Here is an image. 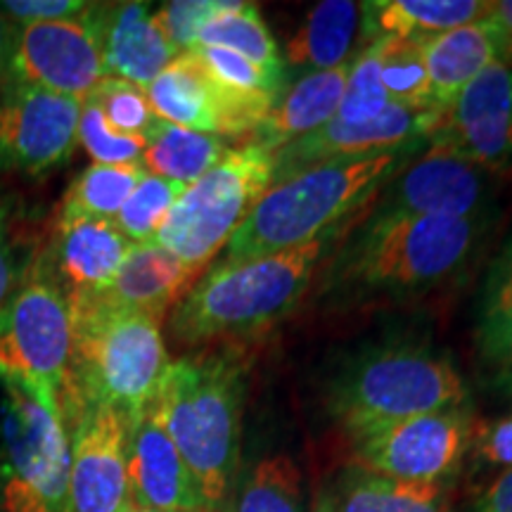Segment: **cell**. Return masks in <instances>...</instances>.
<instances>
[{
	"label": "cell",
	"mask_w": 512,
	"mask_h": 512,
	"mask_svg": "<svg viewBox=\"0 0 512 512\" xmlns=\"http://www.w3.org/2000/svg\"><path fill=\"white\" fill-rule=\"evenodd\" d=\"M105 76L98 3L79 17L22 24L15 31L8 83L83 102Z\"/></svg>",
	"instance_id": "cell-10"
},
{
	"label": "cell",
	"mask_w": 512,
	"mask_h": 512,
	"mask_svg": "<svg viewBox=\"0 0 512 512\" xmlns=\"http://www.w3.org/2000/svg\"><path fill=\"white\" fill-rule=\"evenodd\" d=\"M375 41L380 46V76L392 105L411 107V110L434 107L420 41L396 36L375 38Z\"/></svg>",
	"instance_id": "cell-32"
},
{
	"label": "cell",
	"mask_w": 512,
	"mask_h": 512,
	"mask_svg": "<svg viewBox=\"0 0 512 512\" xmlns=\"http://www.w3.org/2000/svg\"><path fill=\"white\" fill-rule=\"evenodd\" d=\"M475 456L491 467L512 470V415L489 422L475 432Z\"/></svg>",
	"instance_id": "cell-40"
},
{
	"label": "cell",
	"mask_w": 512,
	"mask_h": 512,
	"mask_svg": "<svg viewBox=\"0 0 512 512\" xmlns=\"http://www.w3.org/2000/svg\"><path fill=\"white\" fill-rule=\"evenodd\" d=\"M88 100H93L100 107L107 124L121 136L147 140L159 121L157 114L152 112L145 88L131 81L105 76L88 95Z\"/></svg>",
	"instance_id": "cell-35"
},
{
	"label": "cell",
	"mask_w": 512,
	"mask_h": 512,
	"mask_svg": "<svg viewBox=\"0 0 512 512\" xmlns=\"http://www.w3.org/2000/svg\"><path fill=\"white\" fill-rule=\"evenodd\" d=\"M247 373L249 363L238 347L197 351L169 363L150 403L209 510L226 498L240 460Z\"/></svg>",
	"instance_id": "cell-1"
},
{
	"label": "cell",
	"mask_w": 512,
	"mask_h": 512,
	"mask_svg": "<svg viewBox=\"0 0 512 512\" xmlns=\"http://www.w3.org/2000/svg\"><path fill=\"white\" fill-rule=\"evenodd\" d=\"M145 174L143 164H91L67 190L60 214L114 221Z\"/></svg>",
	"instance_id": "cell-30"
},
{
	"label": "cell",
	"mask_w": 512,
	"mask_h": 512,
	"mask_svg": "<svg viewBox=\"0 0 512 512\" xmlns=\"http://www.w3.org/2000/svg\"><path fill=\"white\" fill-rule=\"evenodd\" d=\"M467 406H453L394 422L356 439L358 467L413 484H441L460 467L475 441Z\"/></svg>",
	"instance_id": "cell-11"
},
{
	"label": "cell",
	"mask_w": 512,
	"mask_h": 512,
	"mask_svg": "<svg viewBox=\"0 0 512 512\" xmlns=\"http://www.w3.org/2000/svg\"><path fill=\"white\" fill-rule=\"evenodd\" d=\"M64 413L72 430L69 512H124L131 505L128 418L105 403H76Z\"/></svg>",
	"instance_id": "cell-14"
},
{
	"label": "cell",
	"mask_w": 512,
	"mask_h": 512,
	"mask_svg": "<svg viewBox=\"0 0 512 512\" xmlns=\"http://www.w3.org/2000/svg\"><path fill=\"white\" fill-rule=\"evenodd\" d=\"M420 145L328 159L275 181L228 240L221 259L247 261L309 245L366 207Z\"/></svg>",
	"instance_id": "cell-2"
},
{
	"label": "cell",
	"mask_w": 512,
	"mask_h": 512,
	"mask_svg": "<svg viewBox=\"0 0 512 512\" xmlns=\"http://www.w3.org/2000/svg\"><path fill=\"white\" fill-rule=\"evenodd\" d=\"M491 387L505 396H512V356L491 363Z\"/></svg>",
	"instance_id": "cell-44"
},
{
	"label": "cell",
	"mask_w": 512,
	"mask_h": 512,
	"mask_svg": "<svg viewBox=\"0 0 512 512\" xmlns=\"http://www.w3.org/2000/svg\"><path fill=\"white\" fill-rule=\"evenodd\" d=\"M467 389L456 366L418 347L363 356L332 389V413L354 439L394 422L465 406Z\"/></svg>",
	"instance_id": "cell-7"
},
{
	"label": "cell",
	"mask_w": 512,
	"mask_h": 512,
	"mask_svg": "<svg viewBox=\"0 0 512 512\" xmlns=\"http://www.w3.org/2000/svg\"><path fill=\"white\" fill-rule=\"evenodd\" d=\"M470 512H512V470H503L472 501Z\"/></svg>",
	"instance_id": "cell-42"
},
{
	"label": "cell",
	"mask_w": 512,
	"mask_h": 512,
	"mask_svg": "<svg viewBox=\"0 0 512 512\" xmlns=\"http://www.w3.org/2000/svg\"><path fill=\"white\" fill-rule=\"evenodd\" d=\"M145 93L157 119L223 140H249L264 121L259 112L240 105L209 79L195 50L176 55Z\"/></svg>",
	"instance_id": "cell-17"
},
{
	"label": "cell",
	"mask_w": 512,
	"mask_h": 512,
	"mask_svg": "<svg viewBox=\"0 0 512 512\" xmlns=\"http://www.w3.org/2000/svg\"><path fill=\"white\" fill-rule=\"evenodd\" d=\"M36 256L27 252L19 221L8 204L0 202V306L27 280Z\"/></svg>",
	"instance_id": "cell-38"
},
{
	"label": "cell",
	"mask_w": 512,
	"mask_h": 512,
	"mask_svg": "<svg viewBox=\"0 0 512 512\" xmlns=\"http://www.w3.org/2000/svg\"><path fill=\"white\" fill-rule=\"evenodd\" d=\"M482 219H370L330 271V287L382 294L425 290L451 278L482 242Z\"/></svg>",
	"instance_id": "cell-5"
},
{
	"label": "cell",
	"mask_w": 512,
	"mask_h": 512,
	"mask_svg": "<svg viewBox=\"0 0 512 512\" xmlns=\"http://www.w3.org/2000/svg\"><path fill=\"white\" fill-rule=\"evenodd\" d=\"M273 181V152L254 143L230 147L214 169L183 190L155 242L204 273Z\"/></svg>",
	"instance_id": "cell-8"
},
{
	"label": "cell",
	"mask_w": 512,
	"mask_h": 512,
	"mask_svg": "<svg viewBox=\"0 0 512 512\" xmlns=\"http://www.w3.org/2000/svg\"><path fill=\"white\" fill-rule=\"evenodd\" d=\"M100 41L105 74L140 88L150 86L181 55L166 41L147 3L100 5Z\"/></svg>",
	"instance_id": "cell-20"
},
{
	"label": "cell",
	"mask_w": 512,
	"mask_h": 512,
	"mask_svg": "<svg viewBox=\"0 0 512 512\" xmlns=\"http://www.w3.org/2000/svg\"><path fill=\"white\" fill-rule=\"evenodd\" d=\"M439 114L441 110H434V107L411 110V107L392 105L382 117L363 121V124H342L332 119L316 133H309L275 152V181H283L306 166L328 162V159L366 157L399 150V147L422 145L437 126Z\"/></svg>",
	"instance_id": "cell-18"
},
{
	"label": "cell",
	"mask_w": 512,
	"mask_h": 512,
	"mask_svg": "<svg viewBox=\"0 0 512 512\" xmlns=\"http://www.w3.org/2000/svg\"><path fill=\"white\" fill-rule=\"evenodd\" d=\"M17 27L8 17L0 12V93L5 91L10 81V57H12V43H15Z\"/></svg>",
	"instance_id": "cell-43"
},
{
	"label": "cell",
	"mask_w": 512,
	"mask_h": 512,
	"mask_svg": "<svg viewBox=\"0 0 512 512\" xmlns=\"http://www.w3.org/2000/svg\"><path fill=\"white\" fill-rule=\"evenodd\" d=\"M494 174L453 155L444 147L427 145L420 159L403 166L384 183L382 200L370 219H482L494 202Z\"/></svg>",
	"instance_id": "cell-12"
},
{
	"label": "cell",
	"mask_w": 512,
	"mask_h": 512,
	"mask_svg": "<svg viewBox=\"0 0 512 512\" xmlns=\"http://www.w3.org/2000/svg\"><path fill=\"white\" fill-rule=\"evenodd\" d=\"M235 512H306L302 475L294 460L287 456L259 460L240 486Z\"/></svg>",
	"instance_id": "cell-31"
},
{
	"label": "cell",
	"mask_w": 512,
	"mask_h": 512,
	"mask_svg": "<svg viewBox=\"0 0 512 512\" xmlns=\"http://www.w3.org/2000/svg\"><path fill=\"white\" fill-rule=\"evenodd\" d=\"M72 430L60 396L0 373V508L69 512Z\"/></svg>",
	"instance_id": "cell-6"
},
{
	"label": "cell",
	"mask_w": 512,
	"mask_h": 512,
	"mask_svg": "<svg viewBox=\"0 0 512 512\" xmlns=\"http://www.w3.org/2000/svg\"><path fill=\"white\" fill-rule=\"evenodd\" d=\"M195 48L233 50L266 74L285 81V60L256 3H233L221 15L209 19L197 36Z\"/></svg>",
	"instance_id": "cell-28"
},
{
	"label": "cell",
	"mask_w": 512,
	"mask_h": 512,
	"mask_svg": "<svg viewBox=\"0 0 512 512\" xmlns=\"http://www.w3.org/2000/svg\"><path fill=\"white\" fill-rule=\"evenodd\" d=\"M188 185L166 181V178L145 174L143 181L136 185V190L128 195L124 207L117 214V223L121 233L126 235L133 245H145L155 242L159 228L174 207L178 197Z\"/></svg>",
	"instance_id": "cell-33"
},
{
	"label": "cell",
	"mask_w": 512,
	"mask_h": 512,
	"mask_svg": "<svg viewBox=\"0 0 512 512\" xmlns=\"http://www.w3.org/2000/svg\"><path fill=\"white\" fill-rule=\"evenodd\" d=\"M420 48L430 79V98L437 110H446L467 83L498 62L494 36L484 19L446 34L422 38Z\"/></svg>",
	"instance_id": "cell-23"
},
{
	"label": "cell",
	"mask_w": 512,
	"mask_h": 512,
	"mask_svg": "<svg viewBox=\"0 0 512 512\" xmlns=\"http://www.w3.org/2000/svg\"><path fill=\"white\" fill-rule=\"evenodd\" d=\"M230 3L233 0H174L155 10V19L176 53H190L204 24L221 15Z\"/></svg>",
	"instance_id": "cell-37"
},
{
	"label": "cell",
	"mask_w": 512,
	"mask_h": 512,
	"mask_svg": "<svg viewBox=\"0 0 512 512\" xmlns=\"http://www.w3.org/2000/svg\"><path fill=\"white\" fill-rule=\"evenodd\" d=\"M126 467L131 503L159 512H209L195 477L150 406L128 418Z\"/></svg>",
	"instance_id": "cell-19"
},
{
	"label": "cell",
	"mask_w": 512,
	"mask_h": 512,
	"mask_svg": "<svg viewBox=\"0 0 512 512\" xmlns=\"http://www.w3.org/2000/svg\"><path fill=\"white\" fill-rule=\"evenodd\" d=\"M361 17V3L323 0L290 38L283 60L292 67H311L313 72H328L349 64L347 57L354 48Z\"/></svg>",
	"instance_id": "cell-26"
},
{
	"label": "cell",
	"mask_w": 512,
	"mask_h": 512,
	"mask_svg": "<svg viewBox=\"0 0 512 512\" xmlns=\"http://www.w3.org/2000/svg\"><path fill=\"white\" fill-rule=\"evenodd\" d=\"M131 247L114 221L57 214L48 247L36 254L29 273L50 280L72 304L107 290Z\"/></svg>",
	"instance_id": "cell-16"
},
{
	"label": "cell",
	"mask_w": 512,
	"mask_h": 512,
	"mask_svg": "<svg viewBox=\"0 0 512 512\" xmlns=\"http://www.w3.org/2000/svg\"><path fill=\"white\" fill-rule=\"evenodd\" d=\"M124 512H159V510H150V508H143V505H136V503H131V505H128V508H126Z\"/></svg>",
	"instance_id": "cell-45"
},
{
	"label": "cell",
	"mask_w": 512,
	"mask_h": 512,
	"mask_svg": "<svg viewBox=\"0 0 512 512\" xmlns=\"http://www.w3.org/2000/svg\"><path fill=\"white\" fill-rule=\"evenodd\" d=\"M349 64L328 69V72H311L302 76L275 100L271 112L266 114V119L261 121L247 143L261 145L275 155L285 145L330 124L337 117L339 102H342Z\"/></svg>",
	"instance_id": "cell-22"
},
{
	"label": "cell",
	"mask_w": 512,
	"mask_h": 512,
	"mask_svg": "<svg viewBox=\"0 0 512 512\" xmlns=\"http://www.w3.org/2000/svg\"><path fill=\"white\" fill-rule=\"evenodd\" d=\"M72 304L50 280L29 273L0 306V373L64 394L72 363Z\"/></svg>",
	"instance_id": "cell-9"
},
{
	"label": "cell",
	"mask_w": 512,
	"mask_h": 512,
	"mask_svg": "<svg viewBox=\"0 0 512 512\" xmlns=\"http://www.w3.org/2000/svg\"><path fill=\"white\" fill-rule=\"evenodd\" d=\"M209 512H214V510H209Z\"/></svg>",
	"instance_id": "cell-46"
},
{
	"label": "cell",
	"mask_w": 512,
	"mask_h": 512,
	"mask_svg": "<svg viewBox=\"0 0 512 512\" xmlns=\"http://www.w3.org/2000/svg\"><path fill=\"white\" fill-rule=\"evenodd\" d=\"M200 275L202 271L188 266L169 249L157 242H145L131 247L110 287L93 297L110 306L162 320L188 294Z\"/></svg>",
	"instance_id": "cell-21"
},
{
	"label": "cell",
	"mask_w": 512,
	"mask_h": 512,
	"mask_svg": "<svg viewBox=\"0 0 512 512\" xmlns=\"http://www.w3.org/2000/svg\"><path fill=\"white\" fill-rule=\"evenodd\" d=\"M88 5L91 3H79V0H5L0 3V12L8 19L12 17L24 24H34L79 17Z\"/></svg>",
	"instance_id": "cell-39"
},
{
	"label": "cell",
	"mask_w": 512,
	"mask_h": 512,
	"mask_svg": "<svg viewBox=\"0 0 512 512\" xmlns=\"http://www.w3.org/2000/svg\"><path fill=\"white\" fill-rule=\"evenodd\" d=\"M332 235L247 261L219 259L174 306L171 335L185 347H204L238 342L278 325L304 299Z\"/></svg>",
	"instance_id": "cell-3"
},
{
	"label": "cell",
	"mask_w": 512,
	"mask_h": 512,
	"mask_svg": "<svg viewBox=\"0 0 512 512\" xmlns=\"http://www.w3.org/2000/svg\"><path fill=\"white\" fill-rule=\"evenodd\" d=\"M81 100L8 83L0 93V169L46 174L79 143Z\"/></svg>",
	"instance_id": "cell-13"
},
{
	"label": "cell",
	"mask_w": 512,
	"mask_h": 512,
	"mask_svg": "<svg viewBox=\"0 0 512 512\" xmlns=\"http://www.w3.org/2000/svg\"><path fill=\"white\" fill-rule=\"evenodd\" d=\"M389 107H392V100L384 91L380 76V46H377V41H370L349 64L347 86H344L335 121L363 124V121L382 117Z\"/></svg>",
	"instance_id": "cell-34"
},
{
	"label": "cell",
	"mask_w": 512,
	"mask_h": 512,
	"mask_svg": "<svg viewBox=\"0 0 512 512\" xmlns=\"http://www.w3.org/2000/svg\"><path fill=\"white\" fill-rule=\"evenodd\" d=\"M72 320V363L62 408L105 403L126 418L143 413L171 363L162 320L95 297L72 302Z\"/></svg>",
	"instance_id": "cell-4"
},
{
	"label": "cell",
	"mask_w": 512,
	"mask_h": 512,
	"mask_svg": "<svg viewBox=\"0 0 512 512\" xmlns=\"http://www.w3.org/2000/svg\"><path fill=\"white\" fill-rule=\"evenodd\" d=\"M484 22L491 29V36H494L498 62L512 69V0L494 3Z\"/></svg>",
	"instance_id": "cell-41"
},
{
	"label": "cell",
	"mask_w": 512,
	"mask_h": 512,
	"mask_svg": "<svg viewBox=\"0 0 512 512\" xmlns=\"http://www.w3.org/2000/svg\"><path fill=\"white\" fill-rule=\"evenodd\" d=\"M320 512H453L444 484H413L354 467L332 486Z\"/></svg>",
	"instance_id": "cell-25"
},
{
	"label": "cell",
	"mask_w": 512,
	"mask_h": 512,
	"mask_svg": "<svg viewBox=\"0 0 512 512\" xmlns=\"http://www.w3.org/2000/svg\"><path fill=\"white\" fill-rule=\"evenodd\" d=\"M475 339L479 356L489 366L512 356V233L486 271Z\"/></svg>",
	"instance_id": "cell-29"
},
{
	"label": "cell",
	"mask_w": 512,
	"mask_h": 512,
	"mask_svg": "<svg viewBox=\"0 0 512 512\" xmlns=\"http://www.w3.org/2000/svg\"><path fill=\"white\" fill-rule=\"evenodd\" d=\"M79 143L95 159V164H140L145 140L121 136L107 124L100 107L93 100L81 102L79 119Z\"/></svg>",
	"instance_id": "cell-36"
},
{
	"label": "cell",
	"mask_w": 512,
	"mask_h": 512,
	"mask_svg": "<svg viewBox=\"0 0 512 512\" xmlns=\"http://www.w3.org/2000/svg\"><path fill=\"white\" fill-rule=\"evenodd\" d=\"M228 150L230 147L223 138L190 131V128L159 119L145 140L140 164L152 176L190 185L209 169H214L228 155Z\"/></svg>",
	"instance_id": "cell-27"
},
{
	"label": "cell",
	"mask_w": 512,
	"mask_h": 512,
	"mask_svg": "<svg viewBox=\"0 0 512 512\" xmlns=\"http://www.w3.org/2000/svg\"><path fill=\"white\" fill-rule=\"evenodd\" d=\"M427 143L477 164L489 174L512 169V69L501 62L486 67L463 88Z\"/></svg>",
	"instance_id": "cell-15"
},
{
	"label": "cell",
	"mask_w": 512,
	"mask_h": 512,
	"mask_svg": "<svg viewBox=\"0 0 512 512\" xmlns=\"http://www.w3.org/2000/svg\"><path fill=\"white\" fill-rule=\"evenodd\" d=\"M491 8L494 3L482 0H380L363 5V31L370 41L384 36L422 41L482 22Z\"/></svg>",
	"instance_id": "cell-24"
}]
</instances>
